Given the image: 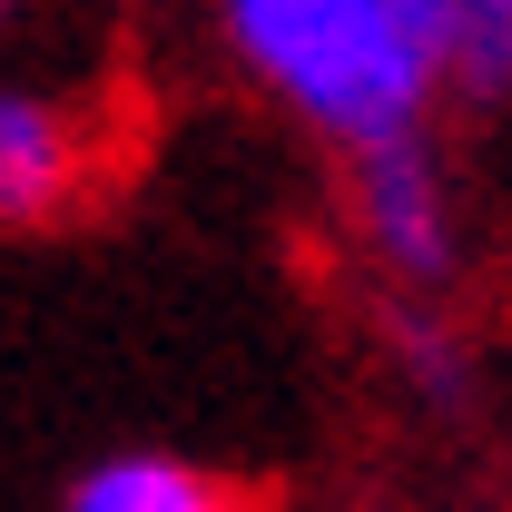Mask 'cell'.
<instances>
[{
	"label": "cell",
	"mask_w": 512,
	"mask_h": 512,
	"mask_svg": "<svg viewBox=\"0 0 512 512\" xmlns=\"http://www.w3.org/2000/svg\"><path fill=\"white\" fill-rule=\"evenodd\" d=\"M434 40H444V79L463 99H503L512 89V0H424Z\"/></svg>",
	"instance_id": "5"
},
{
	"label": "cell",
	"mask_w": 512,
	"mask_h": 512,
	"mask_svg": "<svg viewBox=\"0 0 512 512\" xmlns=\"http://www.w3.org/2000/svg\"><path fill=\"white\" fill-rule=\"evenodd\" d=\"M345 197H355V237L375 256L394 286H414V296H434L453 276V197H444V168H434V148L424 138H394V148H365V158H345Z\"/></svg>",
	"instance_id": "2"
},
{
	"label": "cell",
	"mask_w": 512,
	"mask_h": 512,
	"mask_svg": "<svg viewBox=\"0 0 512 512\" xmlns=\"http://www.w3.org/2000/svg\"><path fill=\"white\" fill-rule=\"evenodd\" d=\"M384 335H394L404 375L424 384V394H444V404H463V384H473V365H463V335H453L444 316H424V306L404 296V306H384Z\"/></svg>",
	"instance_id": "6"
},
{
	"label": "cell",
	"mask_w": 512,
	"mask_h": 512,
	"mask_svg": "<svg viewBox=\"0 0 512 512\" xmlns=\"http://www.w3.org/2000/svg\"><path fill=\"white\" fill-rule=\"evenodd\" d=\"M227 40L345 158L424 138L434 89H453L424 0H227Z\"/></svg>",
	"instance_id": "1"
},
{
	"label": "cell",
	"mask_w": 512,
	"mask_h": 512,
	"mask_svg": "<svg viewBox=\"0 0 512 512\" xmlns=\"http://www.w3.org/2000/svg\"><path fill=\"white\" fill-rule=\"evenodd\" d=\"M69 512H256V493L178 453H109L69 483Z\"/></svg>",
	"instance_id": "4"
},
{
	"label": "cell",
	"mask_w": 512,
	"mask_h": 512,
	"mask_svg": "<svg viewBox=\"0 0 512 512\" xmlns=\"http://www.w3.org/2000/svg\"><path fill=\"white\" fill-rule=\"evenodd\" d=\"M0 10H20V0H0Z\"/></svg>",
	"instance_id": "7"
},
{
	"label": "cell",
	"mask_w": 512,
	"mask_h": 512,
	"mask_svg": "<svg viewBox=\"0 0 512 512\" xmlns=\"http://www.w3.org/2000/svg\"><path fill=\"white\" fill-rule=\"evenodd\" d=\"M99 178L89 119L40 99V89H0V227H50L69 217Z\"/></svg>",
	"instance_id": "3"
}]
</instances>
